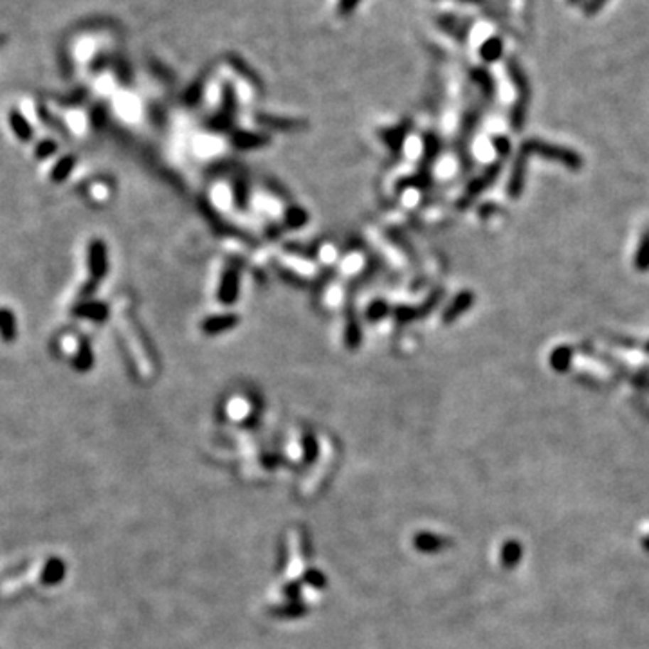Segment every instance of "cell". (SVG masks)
Segmentation results:
<instances>
[{
    "mask_svg": "<svg viewBox=\"0 0 649 649\" xmlns=\"http://www.w3.org/2000/svg\"><path fill=\"white\" fill-rule=\"evenodd\" d=\"M18 336L16 316L11 309L0 307V339L4 343H13Z\"/></svg>",
    "mask_w": 649,
    "mask_h": 649,
    "instance_id": "3957f363",
    "label": "cell"
},
{
    "mask_svg": "<svg viewBox=\"0 0 649 649\" xmlns=\"http://www.w3.org/2000/svg\"><path fill=\"white\" fill-rule=\"evenodd\" d=\"M9 127H11L13 134L16 136V139L22 141V143H29V141L35 137V130H33V124L29 123V119L20 112L18 109H11L9 110Z\"/></svg>",
    "mask_w": 649,
    "mask_h": 649,
    "instance_id": "6da1fadb",
    "label": "cell"
},
{
    "mask_svg": "<svg viewBox=\"0 0 649 649\" xmlns=\"http://www.w3.org/2000/svg\"><path fill=\"white\" fill-rule=\"evenodd\" d=\"M73 365H74V368H76V370L90 368V365H92V354H90L89 345H85V343H83V345L80 346L78 354L74 355V359H73Z\"/></svg>",
    "mask_w": 649,
    "mask_h": 649,
    "instance_id": "ba28073f",
    "label": "cell"
},
{
    "mask_svg": "<svg viewBox=\"0 0 649 649\" xmlns=\"http://www.w3.org/2000/svg\"><path fill=\"white\" fill-rule=\"evenodd\" d=\"M63 576H65V564H63L62 559L58 557H51V559L47 561L42 568V583L47 584V586H55V584L62 583Z\"/></svg>",
    "mask_w": 649,
    "mask_h": 649,
    "instance_id": "277c9868",
    "label": "cell"
},
{
    "mask_svg": "<svg viewBox=\"0 0 649 649\" xmlns=\"http://www.w3.org/2000/svg\"><path fill=\"white\" fill-rule=\"evenodd\" d=\"M74 314L83 319H103L105 309H103V305L97 304H82L74 309Z\"/></svg>",
    "mask_w": 649,
    "mask_h": 649,
    "instance_id": "8992f818",
    "label": "cell"
},
{
    "mask_svg": "<svg viewBox=\"0 0 649 649\" xmlns=\"http://www.w3.org/2000/svg\"><path fill=\"white\" fill-rule=\"evenodd\" d=\"M358 4H359V0H341V2H339V11L348 13V11H352V9H354Z\"/></svg>",
    "mask_w": 649,
    "mask_h": 649,
    "instance_id": "9c48e42d",
    "label": "cell"
},
{
    "mask_svg": "<svg viewBox=\"0 0 649 649\" xmlns=\"http://www.w3.org/2000/svg\"><path fill=\"white\" fill-rule=\"evenodd\" d=\"M89 267L94 278H102L107 269V254L103 242H92L89 249Z\"/></svg>",
    "mask_w": 649,
    "mask_h": 649,
    "instance_id": "7a4b0ae2",
    "label": "cell"
},
{
    "mask_svg": "<svg viewBox=\"0 0 649 649\" xmlns=\"http://www.w3.org/2000/svg\"><path fill=\"white\" fill-rule=\"evenodd\" d=\"M56 150H58V144H56V141L42 139V141H38V144L35 146V156H36V159H40V161L49 159L51 156H55Z\"/></svg>",
    "mask_w": 649,
    "mask_h": 649,
    "instance_id": "52a82bcc",
    "label": "cell"
},
{
    "mask_svg": "<svg viewBox=\"0 0 649 649\" xmlns=\"http://www.w3.org/2000/svg\"><path fill=\"white\" fill-rule=\"evenodd\" d=\"M4 42H6V36L0 35V45H4Z\"/></svg>",
    "mask_w": 649,
    "mask_h": 649,
    "instance_id": "30bf717a",
    "label": "cell"
},
{
    "mask_svg": "<svg viewBox=\"0 0 649 649\" xmlns=\"http://www.w3.org/2000/svg\"><path fill=\"white\" fill-rule=\"evenodd\" d=\"M74 164H76V157L74 156H65L62 159H58V163L53 166L51 170V181L53 183H62L69 177V173L73 171Z\"/></svg>",
    "mask_w": 649,
    "mask_h": 649,
    "instance_id": "5b68a950",
    "label": "cell"
}]
</instances>
